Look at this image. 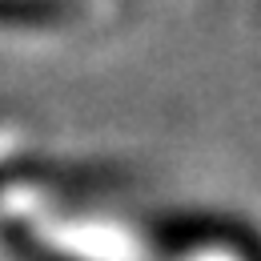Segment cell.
I'll list each match as a JSON object with an SVG mask.
<instances>
[{"label": "cell", "mask_w": 261, "mask_h": 261, "mask_svg": "<svg viewBox=\"0 0 261 261\" xmlns=\"http://www.w3.org/2000/svg\"><path fill=\"white\" fill-rule=\"evenodd\" d=\"M4 24H48L61 20V0H0Z\"/></svg>", "instance_id": "1"}]
</instances>
